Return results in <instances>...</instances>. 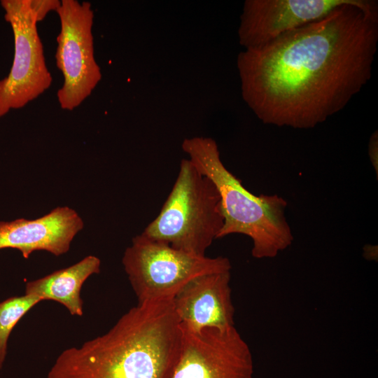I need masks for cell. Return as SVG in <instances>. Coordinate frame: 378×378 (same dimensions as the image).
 <instances>
[{
	"mask_svg": "<svg viewBox=\"0 0 378 378\" xmlns=\"http://www.w3.org/2000/svg\"><path fill=\"white\" fill-rule=\"evenodd\" d=\"M378 4L344 5L237 57L243 99L263 123L309 129L342 110L372 76Z\"/></svg>",
	"mask_w": 378,
	"mask_h": 378,
	"instance_id": "6da1fadb",
	"label": "cell"
},
{
	"mask_svg": "<svg viewBox=\"0 0 378 378\" xmlns=\"http://www.w3.org/2000/svg\"><path fill=\"white\" fill-rule=\"evenodd\" d=\"M181 338L172 300L137 304L107 332L61 352L47 378H169Z\"/></svg>",
	"mask_w": 378,
	"mask_h": 378,
	"instance_id": "7a4b0ae2",
	"label": "cell"
},
{
	"mask_svg": "<svg viewBox=\"0 0 378 378\" xmlns=\"http://www.w3.org/2000/svg\"><path fill=\"white\" fill-rule=\"evenodd\" d=\"M182 149L220 195L224 223L218 239L232 234L248 236L253 241L251 254L257 259L274 258L292 244L286 200L277 195L256 196L249 192L223 164L218 145L211 138L186 139Z\"/></svg>",
	"mask_w": 378,
	"mask_h": 378,
	"instance_id": "3957f363",
	"label": "cell"
},
{
	"mask_svg": "<svg viewBox=\"0 0 378 378\" xmlns=\"http://www.w3.org/2000/svg\"><path fill=\"white\" fill-rule=\"evenodd\" d=\"M223 223L216 186L189 159H183L159 214L141 234L176 249L204 256L218 239Z\"/></svg>",
	"mask_w": 378,
	"mask_h": 378,
	"instance_id": "277c9868",
	"label": "cell"
},
{
	"mask_svg": "<svg viewBox=\"0 0 378 378\" xmlns=\"http://www.w3.org/2000/svg\"><path fill=\"white\" fill-rule=\"evenodd\" d=\"M122 262L138 304L173 300L195 277L232 268L227 258L194 255L141 234L132 239Z\"/></svg>",
	"mask_w": 378,
	"mask_h": 378,
	"instance_id": "5b68a950",
	"label": "cell"
},
{
	"mask_svg": "<svg viewBox=\"0 0 378 378\" xmlns=\"http://www.w3.org/2000/svg\"><path fill=\"white\" fill-rule=\"evenodd\" d=\"M55 12L60 22L55 61L64 78L57 97L62 109L72 111L91 94L102 79L94 58V12L90 2L78 0H62Z\"/></svg>",
	"mask_w": 378,
	"mask_h": 378,
	"instance_id": "8992f818",
	"label": "cell"
},
{
	"mask_svg": "<svg viewBox=\"0 0 378 378\" xmlns=\"http://www.w3.org/2000/svg\"><path fill=\"white\" fill-rule=\"evenodd\" d=\"M0 4L14 38L13 64L8 74L0 80L2 117L38 98L50 87L52 78L29 0H1Z\"/></svg>",
	"mask_w": 378,
	"mask_h": 378,
	"instance_id": "52a82bcc",
	"label": "cell"
},
{
	"mask_svg": "<svg viewBox=\"0 0 378 378\" xmlns=\"http://www.w3.org/2000/svg\"><path fill=\"white\" fill-rule=\"evenodd\" d=\"M181 328L180 351L169 378L253 377L250 348L235 327Z\"/></svg>",
	"mask_w": 378,
	"mask_h": 378,
	"instance_id": "ba28073f",
	"label": "cell"
},
{
	"mask_svg": "<svg viewBox=\"0 0 378 378\" xmlns=\"http://www.w3.org/2000/svg\"><path fill=\"white\" fill-rule=\"evenodd\" d=\"M363 0H246L238 29L245 49L262 46L279 36L326 17L346 4Z\"/></svg>",
	"mask_w": 378,
	"mask_h": 378,
	"instance_id": "9c48e42d",
	"label": "cell"
},
{
	"mask_svg": "<svg viewBox=\"0 0 378 378\" xmlns=\"http://www.w3.org/2000/svg\"><path fill=\"white\" fill-rule=\"evenodd\" d=\"M230 279V270H225L189 281L172 300L180 326L195 331L234 327Z\"/></svg>",
	"mask_w": 378,
	"mask_h": 378,
	"instance_id": "30bf717a",
	"label": "cell"
},
{
	"mask_svg": "<svg viewBox=\"0 0 378 378\" xmlns=\"http://www.w3.org/2000/svg\"><path fill=\"white\" fill-rule=\"evenodd\" d=\"M83 222L78 213L59 206L35 220L18 218L0 221V249L15 248L28 258L35 251H46L55 256L66 253Z\"/></svg>",
	"mask_w": 378,
	"mask_h": 378,
	"instance_id": "8fae6325",
	"label": "cell"
},
{
	"mask_svg": "<svg viewBox=\"0 0 378 378\" xmlns=\"http://www.w3.org/2000/svg\"><path fill=\"white\" fill-rule=\"evenodd\" d=\"M101 261L88 255L66 268L42 278L27 282L24 294L49 300L64 305L72 316L83 314L80 291L84 282L92 274L100 272Z\"/></svg>",
	"mask_w": 378,
	"mask_h": 378,
	"instance_id": "7c38bea8",
	"label": "cell"
},
{
	"mask_svg": "<svg viewBox=\"0 0 378 378\" xmlns=\"http://www.w3.org/2000/svg\"><path fill=\"white\" fill-rule=\"evenodd\" d=\"M42 300L35 296H13L0 302V369L3 368L11 331L31 309Z\"/></svg>",
	"mask_w": 378,
	"mask_h": 378,
	"instance_id": "4fadbf2b",
	"label": "cell"
},
{
	"mask_svg": "<svg viewBox=\"0 0 378 378\" xmlns=\"http://www.w3.org/2000/svg\"><path fill=\"white\" fill-rule=\"evenodd\" d=\"M31 8L36 15L38 21L43 20L46 15L52 11H56L61 1L59 0H29Z\"/></svg>",
	"mask_w": 378,
	"mask_h": 378,
	"instance_id": "5bb4252c",
	"label": "cell"
},
{
	"mask_svg": "<svg viewBox=\"0 0 378 378\" xmlns=\"http://www.w3.org/2000/svg\"><path fill=\"white\" fill-rule=\"evenodd\" d=\"M377 131L374 132L370 138L369 141V156L373 165L377 167Z\"/></svg>",
	"mask_w": 378,
	"mask_h": 378,
	"instance_id": "9a60e30c",
	"label": "cell"
}]
</instances>
